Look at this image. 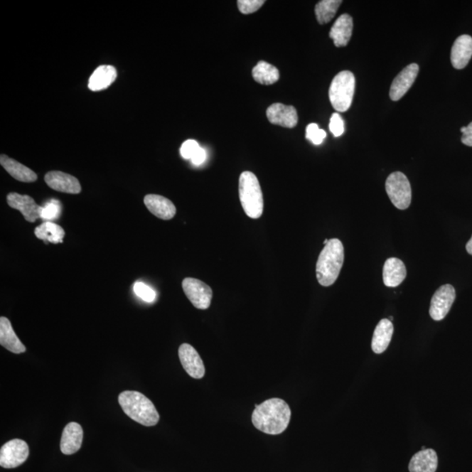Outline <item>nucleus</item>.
<instances>
[{
	"label": "nucleus",
	"instance_id": "obj_1",
	"mask_svg": "<svg viewBox=\"0 0 472 472\" xmlns=\"http://www.w3.org/2000/svg\"><path fill=\"white\" fill-rule=\"evenodd\" d=\"M291 410L286 402L279 398L267 399L256 406L252 414L254 428L268 435H280L290 424Z\"/></svg>",
	"mask_w": 472,
	"mask_h": 472
},
{
	"label": "nucleus",
	"instance_id": "obj_2",
	"mask_svg": "<svg viewBox=\"0 0 472 472\" xmlns=\"http://www.w3.org/2000/svg\"><path fill=\"white\" fill-rule=\"evenodd\" d=\"M344 258V246L340 240H329L319 254L316 267L317 279L322 286H331L336 281L343 266Z\"/></svg>",
	"mask_w": 472,
	"mask_h": 472
},
{
	"label": "nucleus",
	"instance_id": "obj_3",
	"mask_svg": "<svg viewBox=\"0 0 472 472\" xmlns=\"http://www.w3.org/2000/svg\"><path fill=\"white\" fill-rule=\"evenodd\" d=\"M122 409L133 421L146 427L158 424L159 414L154 403L138 391H124L118 397Z\"/></svg>",
	"mask_w": 472,
	"mask_h": 472
},
{
	"label": "nucleus",
	"instance_id": "obj_4",
	"mask_svg": "<svg viewBox=\"0 0 472 472\" xmlns=\"http://www.w3.org/2000/svg\"><path fill=\"white\" fill-rule=\"evenodd\" d=\"M239 196L245 214L250 218H260L264 212V196L260 183L253 173L243 172L240 176Z\"/></svg>",
	"mask_w": 472,
	"mask_h": 472
},
{
	"label": "nucleus",
	"instance_id": "obj_5",
	"mask_svg": "<svg viewBox=\"0 0 472 472\" xmlns=\"http://www.w3.org/2000/svg\"><path fill=\"white\" fill-rule=\"evenodd\" d=\"M355 91V77L352 72L342 71L333 80L329 98L333 107L338 112H345L351 107Z\"/></svg>",
	"mask_w": 472,
	"mask_h": 472
},
{
	"label": "nucleus",
	"instance_id": "obj_6",
	"mask_svg": "<svg viewBox=\"0 0 472 472\" xmlns=\"http://www.w3.org/2000/svg\"><path fill=\"white\" fill-rule=\"evenodd\" d=\"M386 191L391 203L399 210L408 208L412 199L410 183L401 172L391 173L387 178Z\"/></svg>",
	"mask_w": 472,
	"mask_h": 472
},
{
	"label": "nucleus",
	"instance_id": "obj_7",
	"mask_svg": "<svg viewBox=\"0 0 472 472\" xmlns=\"http://www.w3.org/2000/svg\"><path fill=\"white\" fill-rule=\"evenodd\" d=\"M29 456L28 444L21 439L7 441L0 449V466L13 469L24 463Z\"/></svg>",
	"mask_w": 472,
	"mask_h": 472
},
{
	"label": "nucleus",
	"instance_id": "obj_8",
	"mask_svg": "<svg viewBox=\"0 0 472 472\" xmlns=\"http://www.w3.org/2000/svg\"><path fill=\"white\" fill-rule=\"evenodd\" d=\"M183 291L194 307L200 310H207L210 306L213 291L203 281L188 277L183 280Z\"/></svg>",
	"mask_w": 472,
	"mask_h": 472
},
{
	"label": "nucleus",
	"instance_id": "obj_9",
	"mask_svg": "<svg viewBox=\"0 0 472 472\" xmlns=\"http://www.w3.org/2000/svg\"><path fill=\"white\" fill-rule=\"evenodd\" d=\"M456 299V291L451 284H444L433 295L429 315L434 321H441L446 317Z\"/></svg>",
	"mask_w": 472,
	"mask_h": 472
},
{
	"label": "nucleus",
	"instance_id": "obj_10",
	"mask_svg": "<svg viewBox=\"0 0 472 472\" xmlns=\"http://www.w3.org/2000/svg\"><path fill=\"white\" fill-rule=\"evenodd\" d=\"M6 200L10 207L20 211L28 222H36V220L41 218L43 207L37 205L32 197L11 193L7 195Z\"/></svg>",
	"mask_w": 472,
	"mask_h": 472
},
{
	"label": "nucleus",
	"instance_id": "obj_11",
	"mask_svg": "<svg viewBox=\"0 0 472 472\" xmlns=\"http://www.w3.org/2000/svg\"><path fill=\"white\" fill-rule=\"evenodd\" d=\"M178 356L183 368L192 378H203L205 375L203 360L191 345L182 344L178 348Z\"/></svg>",
	"mask_w": 472,
	"mask_h": 472
},
{
	"label": "nucleus",
	"instance_id": "obj_12",
	"mask_svg": "<svg viewBox=\"0 0 472 472\" xmlns=\"http://www.w3.org/2000/svg\"><path fill=\"white\" fill-rule=\"evenodd\" d=\"M419 73V66L412 63L407 66L397 77L395 78L390 87V96L391 100L399 101L404 97L410 87L414 85Z\"/></svg>",
	"mask_w": 472,
	"mask_h": 472
},
{
	"label": "nucleus",
	"instance_id": "obj_13",
	"mask_svg": "<svg viewBox=\"0 0 472 472\" xmlns=\"http://www.w3.org/2000/svg\"><path fill=\"white\" fill-rule=\"evenodd\" d=\"M45 182L49 188L60 193L78 194L82 192L77 178L60 171H52L45 174Z\"/></svg>",
	"mask_w": 472,
	"mask_h": 472
},
{
	"label": "nucleus",
	"instance_id": "obj_14",
	"mask_svg": "<svg viewBox=\"0 0 472 472\" xmlns=\"http://www.w3.org/2000/svg\"><path fill=\"white\" fill-rule=\"evenodd\" d=\"M268 119L272 124L285 128H294L299 122L298 112L293 106L283 104L270 105L266 112Z\"/></svg>",
	"mask_w": 472,
	"mask_h": 472
},
{
	"label": "nucleus",
	"instance_id": "obj_15",
	"mask_svg": "<svg viewBox=\"0 0 472 472\" xmlns=\"http://www.w3.org/2000/svg\"><path fill=\"white\" fill-rule=\"evenodd\" d=\"M82 439V426L77 422H70L63 429L62 440H60V451L64 455L75 454L81 449Z\"/></svg>",
	"mask_w": 472,
	"mask_h": 472
},
{
	"label": "nucleus",
	"instance_id": "obj_16",
	"mask_svg": "<svg viewBox=\"0 0 472 472\" xmlns=\"http://www.w3.org/2000/svg\"><path fill=\"white\" fill-rule=\"evenodd\" d=\"M144 201L148 210L159 219L168 220L176 215L174 204L165 197L157 194H148L144 197Z\"/></svg>",
	"mask_w": 472,
	"mask_h": 472
},
{
	"label": "nucleus",
	"instance_id": "obj_17",
	"mask_svg": "<svg viewBox=\"0 0 472 472\" xmlns=\"http://www.w3.org/2000/svg\"><path fill=\"white\" fill-rule=\"evenodd\" d=\"M472 56V38L470 36H459L451 49V63L456 70H463L469 63Z\"/></svg>",
	"mask_w": 472,
	"mask_h": 472
},
{
	"label": "nucleus",
	"instance_id": "obj_18",
	"mask_svg": "<svg viewBox=\"0 0 472 472\" xmlns=\"http://www.w3.org/2000/svg\"><path fill=\"white\" fill-rule=\"evenodd\" d=\"M407 269L405 264L398 258H388L383 267V281L387 287L395 288L405 280Z\"/></svg>",
	"mask_w": 472,
	"mask_h": 472
},
{
	"label": "nucleus",
	"instance_id": "obj_19",
	"mask_svg": "<svg viewBox=\"0 0 472 472\" xmlns=\"http://www.w3.org/2000/svg\"><path fill=\"white\" fill-rule=\"evenodd\" d=\"M353 28V18L349 14H342L337 18L330 31V37L336 47H345L348 44L351 40Z\"/></svg>",
	"mask_w": 472,
	"mask_h": 472
},
{
	"label": "nucleus",
	"instance_id": "obj_20",
	"mask_svg": "<svg viewBox=\"0 0 472 472\" xmlns=\"http://www.w3.org/2000/svg\"><path fill=\"white\" fill-rule=\"evenodd\" d=\"M0 345L11 353L20 354L26 351V346L14 333L9 318H0Z\"/></svg>",
	"mask_w": 472,
	"mask_h": 472
},
{
	"label": "nucleus",
	"instance_id": "obj_21",
	"mask_svg": "<svg viewBox=\"0 0 472 472\" xmlns=\"http://www.w3.org/2000/svg\"><path fill=\"white\" fill-rule=\"evenodd\" d=\"M394 333V326L390 319H382L375 327L372 340V349L377 354L386 351Z\"/></svg>",
	"mask_w": 472,
	"mask_h": 472
},
{
	"label": "nucleus",
	"instance_id": "obj_22",
	"mask_svg": "<svg viewBox=\"0 0 472 472\" xmlns=\"http://www.w3.org/2000/svg\"><path fill=\"white\" fill-rule=\"evenodd\" d=\"M439 466L436 452L432 449H426L414 454L409 466L410 472H436Z\"/></svg>",
	"mask_w": 472,
	"mask_h": 472
},
{
	"label": "nucleus",
	"instance_id": "obj_23",
	"mask_svg": "<svg viewBox=\"0 0 472 472\" xmlns=\"http://www.w3.org/2000/svg\"><path fill=\"white\" fill-rule=\"evenodd\" d=\"M0 163L15 180L26 183L37 181V174L33 171L9 156L5 154L0 156Z\"/></svg>",
	"mask_w": 472,
	"mask_h": 472
},
{
	"label": "nucleus",
	"instance_id": "obj_24",
	"mask_svg": "<svg viewBox=\"0 0 472 472\" xmlns=\"http://www.w3.org/2000/svg\"><path fill=\"white\" fill-rule=\"evenodd\" d=\"M117 70L109 65L98 67L90 76L89 89L92 91H101L107 89L117 79Z\"/></svg>",
	"mask_w": 472,
	"mask_h": 472
},
{
	"label": "nucleus",
	"instance_id": "obj_25",
	"mask_svg": "<svg viewBox=\"0 0 472 472\" xmlns=\"http://www.w3.org/2000/svg\"><path fill=\"white\" fill-rule=\"evenodd\" d=\"M38 239L43 240L45 242H51L54 245L63 242L65 231L63 228L51 222H45L34 230Z\"/></svg>",
	"mask_w": 472,
	"mask_h": 472
},
{
	"label": "nucleus",
	"instance_id": "obj_26",
	"mask_svg": "<svg viewBox=\"0 0 472 472\" xmlns=\"http://www.w3.org/2000/svg\"><path fill=\"white\" fill-rule=\"evenodd\" d=\"M254 81L262 85H272L279 80V71L273 65L261 60L253 68Z\"/></svg>",
	"mask_w": 472,
	"mask_h": 472
},
{
	"label": "nucleus",
	"instance_id": "obj_27",
	"mask_svg": "<svg viewBox=\"0 0 472 472\" xmlns=\"http://www.w3.org/2000/svg\"><path fill=\"white\" fill-rule=\"evenodd\" d=\"M341 4L340 0L319 1L315 7V14L319 24H326L332 21Z\"/></svg>",
	"mask_w": 472,
	"mask_h": 472
},
{
	"label": "nucleus",
	"instance_id": "obj_28",
	"mask_svg": "<svg viewBox=\"0 0 472 472\" xmlns=\"http://www.w3.org/2000/svg\"><path fill=\"white\" fill-rule=\"evenodd\" d=\"M60 214V203L58 200H51L48 201L43 207L41 211V219L45 220H55Z\"/></svg>",
	"mask_w": 472,
	"mask_h": 472
},
{
	"label": "nucleus",
	"instance_id": "obj_29",
	"mask_svg": "<svg viewBox=\"0 0 472 472\" xmlns=\"http://www.w3.org/2000/svg\"><path fill=\"white\" fill-rule=\"evenodd\" d=\"M326 138V132L322 129H319L317 124H310L306 128V139L311 141L312 144L318 146Z\"/></svg>",
	"mask_w": 472,
	"mask_h": 472
},
{
	"label": "nucleus",
	"instance_id": "obj_30",
	"mask_svg": "<svg viewBox=\"0 0 472 472\" xmlns=\"http://www.w3.org/2000/svg\"><path fill=\"white\" fill-rule=\"evenodd\" d=\"M264 3V0H238L237 6L242 14H250L256 13Z\"/></svg>",
	"mask_w": 472,
	"mask_h": 472
},
{
	"label": "nucleus",
	"instance_id": "obj_31",
	"mask_svg": "<svg viewBox=\"0 0 472 472\" xmlns=\"http://www.w3.org/2000/svg\"><path fill=\"white\" fill-rule=\"evenodd\" d=\"M136 295L147 303H152L156 299V293L148 285L143 283H136L134 285Z\"/></svg>",
	"mask_w": 472,
	"mask_h": 472
},
{
	"label": "nucleus",
	"instance_id": "obj_32",
	"mask_svg": "<svg viewBox=\"0 0 472 472\" xmlns=\"http://www.w3.org/2000/svg\"><path fill=\"white\" fill-rule=\"evenodd\" d=\"M200 146L195 140L189 139L183 143L181 148V154L185 159H192Z\"/></svg>",
	"mask_w": 472,
	"mask_h": 472
},
{
	"label": "nucleus",
	"instance_id": "obj_33",
	"mask_svg": "<svg viewBox=\"0 0 472 472\" xmlns=\"http://www.w3.org/2000/svg\"><path fill=\"white\" fill-rule=\"evenodd\" d=\"M329 128L335 136H340L345 131L344 121L340 114L334 113L331 117Z\"/></svg>",
	"mask_w": 472,
	"mask_h": 472
},
{
	"label": "nucleus",
	"instance_id": "obj_34",
	"mask_svg": "<svg viewBox=\"0 0 472 472\" xmlns=\"http://www.w3.org/2000/svg\"><path fill=\"white\" fill-rule=\"evenodd\" d=\"M205 159H207V154H205V151L203 149V148L200 147L196 154H194L191 161L193 165L200 166L203 165V163L205 162Z\"/></svg>",
	"mask_w": 472,
	"mask_h": 472
},
{
	"label": "nucleus",
	"instance_id": "obj_35",
	"mask_svg": "<svg viewBox=\"0 0 472 472\" xmlns=\"http://www.w3.org/2000/svg\"><path fill=\"white\" fill-rule=\"evenodd\" d=\"M462 142L466 146L472 147V122L466 127V132L463 133Z\"/></svg>",
	"mask_w": 472,
	"mask_h": 472
},
{
	"label": "nucleus",
	"instance_id": "obj_36",
	"mask_svg": "<svg viewBox=\"0 0 472 472\" xmlns=\"http://www.w3.org/2000/svg\"><path fill=\"white\" fill-rule=\"evenodd\" d=\"M466 250L467 252L471 254L472 256V236L469 242H467L466 245Z\"/></svg>",
	"mask_w": 472,
	"mask_h": 472
},
{
	"label": "nucleus",
	"instance_id": "obj_37",
	"mask_svg": "<svg viewBox=\"0 0 472 472\" xmlns=\"http://www.w3.org/2000/svg\"><path fill=\"white\" fill-rule=\"evenodd\" d=\"M460 131H461L462 133L466 132V127H463V128H461V129H460Z\"/></svg>",
	"mask_w": 472,
	"mask_h": 472
},
{
	"label": "nucleus",
	"instance_id": "obj_38",
	"mask_svg": "<svg viewBox=\"0 0 472 472\" xmlns=\"http://www.w3.org/2000/svg\"><path fill=\"white\" fill-rule=\"evenodd\" d=\"M328 241H329V240L326 239L325 241H323V245H325V246H326L327 245V243H328Z\"/></svg>",
	"mask_w": 472,
	"mask_h": 472
},
{
	"label": "nucleus",
	"instance_id": "obj_39",
	"mask_svg": "<svg viewBox=\"0 0 472 472\" xmlns=\"http://www.w3.org/2000/svg\"><path fill=\"white\" fill-rule=\"evenodd\" d=\"M388 319H390V321H393L394 318L393 317H390V318H388Z\"/></svg>",
	"mask_w": 472,
	"mask_h": 472
},
{
	"label": "nucleus",
	"instance_id": "obj_40",
	"mask_svg": "<svg viewBox=\"0 0 472 472\" xmlns=\"http://www.w3.org/2000/svg\"><path fill=\"white\" fill-rule=\"evenodd\" d=\"M424 450H426V448L424 446V447L422 448V451H424Z\"/></svg>",
	"mask_w": 472,
	"mask_h": 472
}]
</instances>
